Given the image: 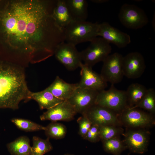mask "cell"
I'll return each mask as SVG.
<instances>
[{"label": "cell", "instance_id": "obj_28", "mask_svg": "<svg viewBox=\"0 0 155 155\" xmlns=\"http://www.w3.org/2000/svg\"><path fill=\"white\" fill-rule=\"evenodd\" d=\"M123 129L119 126L114 125H104L99 126V136L102 141L108 140L122 134Z\"/></svg>", "mask_w": 155, "mask_h": 155}, {"label": "cell", "instance_id": "obj_31", "mask_svg": "<svg viewBox=\"0 0 155 155\" xmlns=\"http://www.w3.org/2000/svg\"><path fill=\"white\" fill-rule=\"evenodd\" d=\"M91 1L92 2L97 3H102L108 1V0H94Z\"/></svg>", "mask_w": 155, "mask_h": 155}, {"label": "cell", "instance_id": "obj_16", "mask_svg": "<svg viewBox=\"0 0 155 155\" xmlns=\"http://www.w3.org/2000/svg\"><path fill=\"white\" fill-rule=\"evenodd\" d=\"M81 68V80L78 83L79 87L92 89L99 92L104 90L107 83L98 74L90 67L82 63Z\"/></svg>", "mask_w": 155, "mask_h": 155}, {"label": "cell", "instance_id": "obj_26", "mask_svg": "<svg viewBox=\"0 0 155 155\" xmlns=\"http://www.w3.org/2000/svg\"><path fill=\"white\" fill-rule=\"evenodd\" d=\"M131 107L142 108L151 114H154L155 112L154 89L152 88L147 89L146 94L140 102L137 105Z\"/></svg>", "mask_w": 155, "mask_h": 155}, {"label": "cell", "instance_id": "obj_4", "mask_svg": "<svg viewBox=\"0 0 155 155\" xmlns=\"http://www.w3.org/2000/svg\"><path fill=\"white\" fill-rule=\"evenodd\" d=\"M90 42L86 48L80 52L82 61L92 67L98 63L103 62L110 54L112 48L109 43L101 37H97Z\"/></svg>", "mask_w": 155, "mask_h": 155}, {"label": "cell", "instance_id": "obj_13", "mask_svg": "<svg viewBox=\"0 0 155 155\" xmlns=\"http://www.w3.org/2000/svg\"><path fill=\"white\" fill-rule=\"evenodd\" d=\"M122 67L124 76L129 79H135L142 75L146 65L142 55L138 52H133L123 56Z\"/></svg>", "mask_w": 155, "mask_h": 155}, {"label": "cell", "instance_id": "obj_25", "mask_svg": "<svg viewBox=\"0 0 155 155\" xmlns=\"http://www.w3.org/2000/svg\"><path fill=\"white\" fill-rule=\"evenodd\" d=\"M45 134L48 137L60 139L65 137L67 133L66 126L63 124L52 122L45 127Z\"/></svg>", "mask_w": 155, "mask_h": 155}, {"label": "cell", "instance_id": "obj_10", "mask_svg": "<svg viewBox=\"0 0 155 155\" xmlns=\"http://www.w3.org/2000/svg\"><path fill=\"white\" fill-rule=\"evenodd\" d=\"M118 113L111 109L95 104L84 114L92 124L99 126L121 124L118 117Z\"/></svg>", "mask_w": 155, "mask_h": 155}, {"label": "cell", "instance_id": "obj_21", "mask_svg": "<svg viewBox=\"0 0 155 155\" xmlns=\"http://www.w3.org/2000/svg\"><path fill=\"white\" fill-rule=\"evenodd\" d=\"M8 150L12 155H31V147L29 138L21 136L7 145Z\"/></svg>", "mask_w": 155, "mask_h": 155}, {"label": "cell", "instance_id": "obj_7", "mask_svg": "<svg viewBox=\"0 0 155 155\" xmlns=\"http://www.w3.org/2000/svg\"><path fill=\"white\" fill-rule=\"evenodd\" d=\"M119 114L121 124L128 127L143 129L150 127L155 124L152 114L138 108L127 106Z\"/></svg>", "mask_w": 155, "mask_h": 155}, {"label": "cell", "instance_id": "obj_2", "mask_svg": "<svg viewBox=\"0 0 155 155\" xmlns=\"http://www.w3.org/2000/svg\"><path fill=\"white\" fill-rule=\"evenodd\" d=\"M24 69L0 61V108L17 109L22 100L26 102L29 90Z\"/></svg>", "mask_w": 155, "mask_h": 155}, {"label": "cell", "instance_id": "obj_9", "mask_svg": "<svg viewBox=\"0 0 155 155\" xmlns=\"http://www.w3.org/2000/svg\"><path fill=\"white\" fill-rule=\"evenodd\" d=\"M54 55L56 59L68 70H74L80 67L82 63L80 52L76 46L63 42L57 47Z\"/></svg>", "mask_w": 155, "mask_h": 155}, {"label": "cell", "instance_id": "obj_12", "mask_svg": "<svg viewBox=\"0 0 155 155\" xmlns=\"http://www.w3.org/2000/svg\"><path fill=\"white\" fill-rule=\"evenodd\" d=\"M98 92L94 90L78 87L67 100L77 113L82 115L95 104Z\"/></svg>", "mask_w": 155, "mask_h": 155}, {"label": "cell", "instance_id": "obj_18", "mask_svg": "<svg viewBox=\"0 0 155 155\" xmlns=\"http://www.w3.org/2000/svg\"><path fill=\"white\" fill-rule=\"evenodd\" d=\"M31 100L36 101L41 110H48L64 101L55 96L46 88L37 92H33L29 90L26 102Z\"/></svg>", "mask_w": 155, "mask_h": 155}, {"label": "cell", "instance_id": "obj_30", "mask_svg": "<svg viewBox=\"0 0 155 155\" xmlns=\"http://www.w3.org/2000/svg\"><path fill=\"white\" fill-rule=\"evenodd\" d=\"M84 139L92 143L99 141L100 140L99 136V126L96 125L92 124Z\"/></svg>", "mask_w": 155, "mask_h": 155}, {"label": "cell", "instance_id": "obj_3", "mask_svg": "<svg viewBox=\"0 0 155 155\" xmlns=\"http://www.w3.org/2000/svg\"><path fill=\"white\" fill-rule=\"evenodd\" d=\"M99 24L72 20L64 29L65 41L75 46L91 42L98 36Z\"/></svg>", "mask_w": 155, "mask_h": 155}, {"label": "cell", "instance_id": "obj_32", "mask_svg": "<svg viewBox=\"0 0 155 155\" xmlns=\"http://www.w3.org/2000/svg\"><path fill=\"white\" fill-rule=\"evenodd\" d=\"M64 155H74L73 154H65Z\"/></svg>", "mask_w": 155, "mask_h": 155}, {"label": "cell", "instance_id": "obj_22", "mask_svg": "<svg viewBox=\"0 0 155 155\" xmlns=\"http://www.w3.org/2000/svg\"><path fill=\"white\" fill-rule=\"evenodd\" d=\"M147 90L145 86L140 84L135 83L131 84L125 91L128 106L131 107L137 105Z\"/></svg>", "mask_w": 155, "mask_h": 155}, {"label": "cell", "instance_id": "obj_8", "mask_svg": "<svg viewBox=\"0 0 155 155\" xmlns=\"http://www.w3.org/2000/svg\"><path fill=\"white\" fill-rule=\"evenodd\" d=\"M123 56L118 53L109 55L103 61V65L100 74L104 80L111 84L120 82L123 74L122 61Z\"/></svg>", "mask_w": 155, "mask_h": 155}, {"label": "cell", "instance_id": "obj_23", "mask_svg": "<svg viewBox=\"0 0 155 155\" xmlns=\"http://www.w3.org/2000/svg\"><path fill=\"white\" fill-rule=\"evenodd\" d=\"M49 138L43 139L34 136L32 138V146L31 147V155H44L53 150V147Z\"/></svg>", "mask_w": 155, "mask_h": 155}, {"label": "cell", "instance_id": "obj_24", "mask_svg": "<svg viewBox=\"0 0 155 155\" xmlns=\"http://www.w3.org/2000/svg\"><path fill=\"white\" fill-rule=\"evenodd\" d=\"M105 151L113 155H120L126 147L119 137L102 141Z\"/></svg>", "mask_w": 155, "mask_h": 155}, {"label": "cell", "instance_id": "obj_6", "mask_svg": "<svg viewBox=\"0 0 155 155\" xmlns=\"http://www.w3.org/2000/svg\"><path fill=\"white\" fill-rule=\"evenodd\" d=\"M118 18L124 26L131 29L141 28L148 22V17L144 10L136 5L127 3L121 6Z\"/></svg>", "mask_w": 155, "mask_h": 155}, {"label": "cell", "instance_id": "obj_15", "mask_svg": "<svg viewBox=\"0 0 155 155\" xmlns=\"http://www.w3.org/2000/svg\"><path fill=\"white\" fill-rule=\"evenodd\" d=\"M98 36L119 48L125 47L131 42L129 35L114 27L106 22L99 24Z\"/></svg>", "mask_w": 155, "mask_h": 155}, {"label": "cell", "instance_id": "obj_5", "mask_svg": "<svg viewBox=\"0 0 155 155\" xmlns=\"http://www.w3.org/2000/svg\"><path fill=\"white\" fill-rule=\"evenodd\" d=\"M95 104L119 114L128 106L125 91L118 90L111 84L108 90L99 92Z\"/></svg>", "mask_w": 155, "mask_h": 155}, {"label": "cell", "instance_id": "obj_19", "mask_svg": "<svg viewBox=\"0 0 155 155\" xmlns=\"http://www.w3.org/2000/svg\"><path fill=\"white\" fill-rule=\"evenodd\" d=\"M53 15L57 24L64 30L73 20L65 0H57Z\"/></svg>", "mask_w": 155, "mask_h": 155}, {"label": "cell", "instance_id": "obj_1", "mask_svg": "<svg viewBox=\"0 0 155 155\" xmlns=\"http://www.w3.org/2000/svg\"><path fill=\"white\" fill-rule=\"evenodd\" d=\"M57 0H0V61L25 68L65 41L53 15Z\"/></svg>", "mask_w": 155, "mask_h": 155}, {"label": "cell", "instance_id": "obj_29", "mask_svg": "<svg viewBox=\"0 0 155 155\" xmlns=\"http://www.w3.org/2000/svg\"><path fill=\"white\" fill-rule=\"evenodd\" d=\"M77 121L79 125V134L84 139L91 127L92 123L87 117L85 115L79 117Z\"/></svg>", "mask_w": 155, "mask_h": 155}, {"label": "cell", "instance_id": "obj_20", "mask_svg": "<svg viewBox=\"0 0 155 155\" xmlns=\"http://www.w3.org/2000/svg\"><path fill=\"white\" fill-rule=\"evenodd\" d=\"M73 20L85 21L88 16L87 1L85 0H65Z\"/></svg>", "mask_w": 155, "mask_h": 155}, {"label": "cell", "instance_id": "obj_27", "mask_svg": "<svg viewBox=\"0 0 155 155\" xmlns=\"http://www.w3.org/2000/svg\"><path fill=\"white\" fill-rule=\"evenodd\" d=\"M11 121L18 129L26 132L44 130L45 128V127L26 119L14 118Z\"/></svg>", "mask_w": 155, "mask_h": 155}, {"label": "cell", "instance_id": "obj_14", "mask_svg": "<svg viewBox=\"0 0 155 155\" xmlns=\"http://www.w3.org/2000/svg\"><path fill=\"white\" fill-rule=\"evenodd\" d=\"M77 113L73 106L67 100H64L48 110L40 116L41 121H69Z\"/></svg>", "mask_w": 155, "mask_h": 155}, {"label": "cell", "instance_id": "obj_17", "mask_svg": "<svg viewBox=\"0 0 155 155\" xmlns=\"http://www.w3.org/2000/svg\"><path fill=\"white\" fill-rule=\"evenodd\" d=\"M78 87V83H69L57 76L53 82L46 89L56 98L66 100L69 98Z\"/></svg>", "mask_w": 155, "mask_h": 155}, {"label": "cell", "instance_id": "obj_11", "mask_svg": "<svg viewBox=\"0 0 155 155\" xmlns=\"http://www.w3.org/2000/svg\"><path fill=\"white\" fill-rule=\"evenodd\" d=\"M150 133L142 129L128 130L123 134V142L126 148L131 152L143 154L147 151Z\"/></svg>", "mask_w": 155, "mask_h": 155}]
</instances>
